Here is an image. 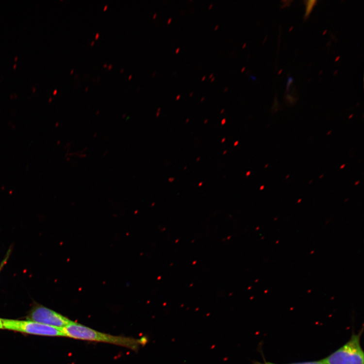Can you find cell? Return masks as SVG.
I'll list each match as a JSON object with an SVG mask.
<instances>
[{
    "label": "cell",
    "mask_w": 364,
    "mask_h": 364,
    "mask_svg": "<svg viewBox=\"0 0 364 364\" xmlns=\"http://www.w3.org/2000/svg\"><path fill=\"white\" fill-rule=\"evenodd\" d=\"M62 329L65 337L82 341L112 344L134 351H137L141 346H144L148 342V339L145 337L137 339L113 335L97 331L74 321Z\"/></svg>",
    "instance_id": "1"
},
{
    "label": "cell",
    "mask_w": 364,
    "mask_h": 364,
    "mask_svg": "<svg viewBox=\"0 0 364 364\" xmlns=\"http://www.w3.org/2000/svg\"><path fill=\"white\" fill-rule=\"evenodd\" d=\"M363 331V326L358 333L352 334L345 345L321 361L325 364H364V351L361 345Z\"/></svg>",
    "instance_id": "2"
},
{
    "label": "cell",
    "mask_w": 364,
    "mask_h": 364,
    "mask_svg": "<svg viewBox=\"0 0 364 364\" xmlns=\"http://www.w3.org/2000/svg\"><path fill=\"white\" fill-rule=\"evenodd\" d=\"M4 329L25 334L45 336H65L62 329L32 320L2 319Z\"/></svg>",
    "instance_id": "3"
},
{
    "label": "cell",
    "mask_w": 364,
    "mask_h": 364,
    "mask_svg": "<svg viewBox=\"0 0 364 364\" xmlns=\"http://www.w3.org/2000/svg\"><path fill=\"white\" fill-rule=\"evenodd\" d=\"M28 320L62 329L72 321L63 315L41 305H35L30 311Z\"/></svg>",
    "instance_id": "4"
},
{
    "label": "cell",
    "mask_w": 364,
    "mask_h": 364,
    "mask_svg": "<svg viewBox=\"0 0 364 364\" xmlns=\"http://www.w3.org/2000/svg\"><path fill=\"white\" fill-rule=\"evenodd\" d=\"M252 364H277L269 362H266L265 360H264V362L263 363L259 362L257 361H254L252 362ZM325 364L322 362L320 361H313V362H300V363H291V364Z\"/></svg>",
    "instance_id": "5"
},
{
    "label": "cell",
    "mask_w": 364,
    "mask_h": 364,
    "mask_svg": "<svg viewBox=\"0 0 364 364\" xmlns=\"http://www.w3.org/2000/svg\"><path fill=\"white\" fill-rule=\"evenodd\" d=\"M307 2V9H306V13L305 15V17H307L310 14H311V12L313 9V8L315 5V3H316V1H306Z\"/></svg>",
    "instance_id": "6"
},
{
    "label": "cell",
    "mask_w": 364,
    "mask_h": 364,
    "mask_svg": "<svg viewBox=\"0 0 364 364\" xmlns=\"http://www.w3.org/2000/svg\"><path fill=\"white\" fill-rule=\"evenodd\" d=\"M293 79L292 78L290 77V78H288V82H287V89L289 90V87H290V84L291 83H293Z\"/></svg>",
    "instance_id": "7"
},
{
    "label": "cell",
    "mask_w": 364,
    "mask_h": 364,
    "mask_svg": "<svg viewBox=\"0 0 364 364\" xmlns=\"http://www.w3.org/2000/svg\"><path fill=\"white\" fill-rule=\"evenodd\" d=\"M4 329L3 321L2 318H0V330Z\"/></svg>",
    "instance_id": "8"
},
{
    "label": "cell",
    "mask_w": 364,
    "mask_h": 364,
    "mask_svg": "<svg viewBox=\"0 0 364 364\" xmlns=\"http://www.w3.org/2000/svg\"><path fill=\"white\" fill-rule=\"evenodd\" d=\"M226 118L223 119V120L221 121L222 125H224L226 124Z\"/></svg>",
    "instance_id": "9"
},
{
    "label": "cell",
    "mask_w": 364,
    "mask_h": 364,
    "mask_svg": "<svg viewBox=\"0 0 364 364\" xmlns=\"http://www.w3.org/2000/svg\"><path fill=\"white\" fill-rule=\"evenodd\" d=\"M175 180L174 178H170L168 179V181L170 182V183H172V182Z\"/></svg>",
    "instance_id": "10"
},
{
    "label": "cell",
    "mask_w": 364,
    "mask_h": 364,
    "mask_svg": "<svg viewBox=\"0 0 364 364\" xmlns=\"http://www.w3.org/2000/svg\"><path fill=\"white\" fill-rule=\"evenodd\" d=\"M99 35H100V34H99V33H96V35H95V39H98V38H99Z\"/></svg>",
    "instance_id": "11"
},
{
    "label": "cell",
    "mask_w": 364,
    "mask_h": 364,
    "mask_svg": "<svg viewBox=\"0 0 364 364\" xmlns=\"http://www.w3.org/2000/svg\"><path fill=\"white\" fill-rule=\"evenodd\" d=\"M250 78L251 79H252V80H257L256 77H254V76H250Z\"/></svg>",
    "instance_id": "12"
},
{
    "label": "cell",
    "mask_w": 364,
    "mask_h": 364,
    "mask_svg": "<svg viewBox=\"0 0 364 364\" xmlns=\"http://www.w3.org/2000/svg\"><path fill=\"white\" fill-rule=\"evenodd\" d=\"M238 144H239V141H236V142H235L234 144V147H236V146H237Z\"/></svg>",
    "instance_id": "13"
},
{
    "label": "cell",
    "mask_w": 364,
    "mask_h": 364,
    "mask_svg": "<svg viewBox=\"0 0 364 364\" xmlns=\"http://www.w3.org/2000/svg\"><path fill=\"white\" fill-rule=\"evenodd\" d=\"M208 121H209V120H208V119H205V120H204V124H207V123H208Z\"/></svg>",
    "instance_id": "14"
},
{
    "label": "cell",
    "mask_w": 364,
    "mask_h": 364,
    "mask_svg": "<svg viewBox=\"0 0 364 364\" xmlns=\"http://www.w3.org/2000/svg\"><path fill=\"white\" fill-rule=\"evenodd\" d=\"M250 174H251V172H250V171H248V172L247 173V174H246V175H247V176H248H248H249V175H250Z\"/></svg>",
    "instance_id": "15"
},
{
    "label": "cell",
    "mask_w": 364,
    "mask_h": 364,
    "mask_svg": "<svg viewBox=\"0 0 364 364\" xmlns=\"http://www.w3.org/2000/svg\"><path fill=\"white\" fill-rule=\"evenodd\" d=\"M202 185H203V182H200V183H199V187H201V186H202Z\"/></svg>",
    "instance_id": "16"
},
{
    "label": "cell",
    "mask_w": 364,
    "mask_h": 364,
    "mask_svg": "<svg viewBox=\"0 0 364 364\" xmlns=\"http://www.w3.org/2000/svg\"><path fill=\"white\" fill-rule=\"evenodd\" d=\"M226 138H223V139L222 140V141H221V142H222V143H224V142H225V141H226Z\"/></svg>",
    "instance_id": "17"
},
{
    "label": "cell",
    "mask_w": 364,
    "mask_h": 364,
    "mask_svg": "<svg viewBox=\"0 0 364 364\" xmlns=\"http://www.w3.org/2000/svg\"><path fill=\"white\" fill-rule=\"evenodd\" d=\"M200 157H198L197 159V162H199L200 161Z\"/></svg>",
    "instance_id": "18"
},
{
    "label": "cell",
    "mask_w": 364,
    "mask_h": 364,
    "mask_svg": "<svg viewBox=\"0 0 364 364\" xmlns=\"http://www.w3.org/2000/svg\"><path fill=\"white\" fill-rule=\"evenodd\" d=\"M112 67H113V65H109V66L108 67V69H111Z\"/></svg>",
    "instance_id": "19"
},
{
    "label": "cell",
    "mask_w": 364,
    "mask_h": 364,
    "mask_svg": "<svg viewBox=\"0 0 364 364\" xmlns=\"http://www.w3.org/2000/svg\"><path fill=\"white\" fill-rule=\"evenodd\" d=\"M189 120H190V118H187V119L186 120V123H188L189 122Z\"/></svg>",
    "instance_id": "20"
},
{
    "label": "cell",
    "mask_w": 364,
    "mask_h": 364,
    "mask_svg": "<svg viewBox=\"0 0 364 364\" xmlns=\"http://www.w3.org/2000/svg\"><path fill=\"white\" fill-rule=\"evenodd\" d=\"M171 20H172V18H169L167 21V23H169V22H171Z\"/></svg>",
    "instance_id": "21"
},
{
    "label": "cell",
    "mask_w": 364,
    "mask_h": 364,
    "mask_svg": "<svg viewBox=\"0 0 364 364\" xmlns=\"http://www.w3.org/2000/svg\"><path fill=\"white\" fill-rule=\"evenodd\" d=\"M107 7H108L107 5H105V6L104 7V11L106 10V9L107 8Z\"/></svg>",
    "instance_id": "22"
},
{
    "label": "cell",
    "mask_w": 364,
    "mask_h": 364,
    "mask_svg": "<svg viewBox=\"0 0 364 364\" xmlns=\"http://www.w3.org/2000/svg\"><path fill=\"white\" fill-rule=\"evenodd\" d=\"M227 150H225L223 153V155H225L227 153Z\"/></svg>",
    "instance_id": "23"
},
{
    "label": "cell",
    "mask_w": 364,
    "mask_h": 364,
    "mask_svg": "<svg viewBox=\"0 0 364 364\" xmlns=\"http://www.w3.org/2000/svg\"><path fill=\"white\" fill-rule=\"evenodd\" d=\"M180 95H178V96L177 97V99H177V100H178V99H180Z\"/></svg>",
    "instance_id": "24"
},
{
    "label": "cell",
    "mask_w": 364,
    "mask_h": 364,
    "mask_svg": "<svg viewBox=\"0 0 364 364\" xmlns=\"http://www.w3.org/2000/svg\"><path fill=\"white\" fill-rule=\"evenodd\" d=\"M179 50H180V48H178V49H177V50H176V53H178V52H179Z\"/></svg>",
    "instance_id": "25"
},
{
    "label": "cell",
    "mask_w": 364,
    "mask_h": 364,
    "mask_svg": "<svg viewBox=\"0 0 364 364\" xmlns=\"http://www.w3.org/2000/svg\"><path fill=\"white\" fill-rule=\"evenodd\" d=\"M224 112V109H223L222 110L221 112V114H223Z\"/></svg>",
    "instance_id": "26"
},
{
    "label": "cell",
    "mask_w": 364,
    "mask_h": 364,
    "mask_svg": "<svg viewBox=\"0 0 364 364\" xmlns=\"http://www.w3.org/2000/svg\"><path fill=\"white\" fill-rule=\"evenodd\" d=\"M94 43H95L94 41H92V43H91V45L92 46L94 44Z\"/></svg>",
    "instance_id": "27"
},
{
    "label": "cell",
    "mask_w": 364,
    "mask_h": 364,
    "mask_svg": "<svg viewBox=\"0 0 364 364\" xmlns=\"http://www.w3.org/2000/svg\"><path fill=\"white\" fill-rule=\"evenodd\" d=\"M264 186H262V187H261V188H260L261 190H262L263 189H264Z\"/></svg>",
    "instance_id": "28"
},
{
    "label": "cell",
    "mask_w": 364,
    "mask_h": 364,
    "mask_svg": "<svg viewBox=\"0 0 364 364\" xmlns=\"http://www.w3.org/2000/svg\"><path fill=\"white\" fill-rule=\"evenodd\" d=\"M132 75H130V76H129V80H130V79H131V78H132Z\"/></svg>",
    "instance_id": "29"
},
{
    "label": "cell",
    "mask_w": 364,
    "mask_h": 364,
    "mask_svg": "<svg viewBox=\"0 0 364 364\" xmlns=\"http://www.w3.org/2000/svg\"><path fill=\"white\" fill-rule=\"evenodd\" d=\"M124 70V69H123H123H121L120 70V72H123V71Z\"/></svg>",
    "instance_id": "30"
},
{
    "label": "cell",
    "mask_w": 364,
    "mask_h": 364,
    "mask_svg": "<svg viewBox=\"0 0 364 364\" xmlns=\"http://www.w3.org/2000/svg\"><path fill=\"white\" fill-rule=\"evenodd\" d=\"M187 166H185V167H184V169L186 170V169H187Z\"/></svg>",
    "instance_id": "31"
},
{
    "label": "cell",
    "mask_w": 364,
    "mask_h": 364,
    "mask_svg": "<svg viewBox=\"0 0 364 364\" xmlns=\"http://www.w3.org/2000/svg\"><path fill=\"white\" fill-rule=\"evenodd\" d=\"M156 16V14H155L154 15V16H153V18H155Z\"/></svg>",
    "instance_id": "32"
},
{
    "label": "cell",
    "mask_w": 364,
    "mask_h": 364,
    "mask_svg": "<svg viewBox=\"0 0 364 364\" xmlns=\"http://www.w3.org/2000/svg\"><path fill=\"white\" fill-rule=\"evenodd\" d=\"M74 69H72V70L71 71V74H72V73L73 72H74Z\"/></svg>",
    "instance_id": "33"
},
{
    "label": "cell",
    "mask_w": 364,
    "mask_h": 364,
    "mask_svg": "<svg viewBox=\"0 0 364 364\" xmlns=\"http://www.w3.org/2000/svg\"><path fill=\"white\" fill-rule=\"evenodd\" d=\"M204 97H203V98L201 99V101H203L204 100Z\"/></svg>",
    "instance_id": "34"
},
{
    "label": "cell",
    "mask_w": 364,
    "mask_h": 364,
    "mask_svg": "<svg viewBox=\"0 0 364 364\" xmlns=\"http://www.w3.org/2000/svg\"><path fill=\"white\" fill-rule=\"evenodd\" d=\"M218 27V25H217V26H216V27H215V30H216V29H217V28Z\"/></svg>",
    "instance_id": "35"
},
{
    "label": "cell",
    "mask_w": 364,
    "mask_h": 364,
    "mask_svg": "<svg viewBox=\"0 0 364 364\" xmlns=\"http://www.w3.org/2000/svg\"><path fill=\"white\" fill-rule=\"evenodd\" d=\"M246 46V44H245L244 45V46H243V48H244V47H245Z\"/></svg>",
    "instance_id": "36"
},
{
    "label": "cell",
    "mask_w": 364,
    "mask_h": 364,
    "mask_svg": "<svg viewBox=\"0 0 364 364\" xmlns=\"http://www.w3.org/2000/svg\"><path fill=\"white\" fill-rule=\"evenodd\" d=\"M213 74H212L211 76H210V78H211L213 76Z\"/></svg>",
    "instance_id": "37"
},
{
    "label": "cell",
    "mask_w": 364,
    "mask_h": 364,
    "mask_svg": "<svg viewBox=\"0 0 364 364\" xmlns=\"http://www.w3.org/2000/svg\"><path fill=\"white\" fill-rule=\"evenodd\" d=\"M205 77H204L202 79V81H203L205 79Z\"/></svg>",
    "instance_id": "38"
},
{
    "label": "cell",
    "mask_w": 364,
    "mask_h": 364,
    "mask_svg": "<svg viewBox=\"0 0 364 364\" xmlns=\"http://www.w3.org/2000/svg\"><path fill=\"white\" fill-rule=\"evenodd\" d=\"M245 69V68H242V69L241 71H242L243 70H244Z\"/></svg>",
    "instance_id": "39"
},
{
    "label": "cell",
    "mask_w": 364,
    "mask_h": 364,
    "mask_svg": "<svg viewBox=\"0 0 364 364\" xmlns=\"http://www.w3.org/2000/svg\"><path fill=\"white\" fill-rule=\"evenodd\" d=\"M212 6H213V4H211V5L210 7V9L212 7Z\"/></svg>",
    "instance_id": "40"
},
{
    "label": "cell",
    "mask_w": 364,
    "mask_h": 364,
    "mask_svg": "<svg viewBox=\"0 0 364 364\" xmlns=\"http://www.w3.org/2000/svg\"><path fill=\"white\" fill-rule=\"evenodd\" d=\"M107 66V65H106V64H104V66Z\"/></svg>",
    "instance_id": "41"
},
{
    "label": "cell",
    "mask_w": 364,
    "mask_h": 364,
    "mask_svg": "<svg viewBox=\"0 0 364 364\" xmlns=\"http://www.w3.org/2000/svg\"><path fill=\"white\" fill-rule=\"evenodd\" d=\"M88 89V87H87V88H86V91H87V90Z\"/></svg>",
    "instance_id": "42"
},
{
    "label": "cell",
    "mask_w": 364,
    "mask_h": 364,
    "mask_svg": "<svg viewBox=\"0 0 364 364\" xmlns=\"http://www.w3.org/2000/svg\"><path fill=\"white\" fill-rule=\"evenodd\" d=\"M56 92H57V90H55L54 92V94H55Z\"/></svg>",
    "instance_id": "43"
},
{
    "label": "cell",
    "mask_w": 364,
    "mask_h": 364,
    "mask_svg": "<svg viewBox=\"0 0 364 364\" xmlns=\"http://www.w3.org/2000/svg\"><path fill=\"white\" fill-rule=\"evenodd\" d=\"M214 79H215V78H213V79H212V81H213V80H214Z\"/></svg>",
    "instance_id": "44"
},
{
    "label": "cell",
    "mask_w": 364,
    "mask_h": 364,
    "mask_svg": "<svg viewBox=\"0 0 364 364\" xmlns=\"http://www.w3.org/2000/svg\"><path fill=\"white\" fill-rule=\"evenodd\" d=\"M227 89H228V88L225 89V91H226V90H227Z\"/></svg>",
    "instance_id": "45"
}]
</instances>
